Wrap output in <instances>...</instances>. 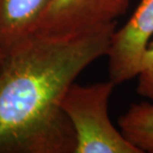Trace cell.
Masks as SVG:
<instances>
[{
  "label": "cell",
  "mask_w": 153,
  "mask_h": 153,
  "mask_svg": "<svg viewBox=\"0 0 153 153\" xmlns=\"http://www.w3.org/2000/svg\"><path fill=\"white\" fill-rule=\"evenodd\" d=\"M116 22L72 35H32L0 67V153H75L62 100L81 73L105 56Z\"/></svg>",
  "instance_id": "6da1fadb"
},
{
  "label": "cell",
  "mask_w": 153,
  "mask_h": 153,
  "mask_svg": "<svg viewBox=\"0 0 153 153\" xmlns=\"http://www.w3.org/2000/svg\"><path fill=\"white\" fill-rule=\"evenodd\" d=\"M115 85L111 81L91 85L73 82L62 100V109L76 135L75 153H142L115 127L108 102Z\"/></svg>",
  "instance_id": "7a4b0ae2"
},
{
  "label": "cell",
  "mask_w": 153,
  "mask_h": 153,
  "mask_svg": "<svg viewBox=\"0 0 153 153\" xmlns=\"http://www.w3.org/2000/svg\"><path fill=\"white\" fill-rule=\"evenodd\" d=\"M131 0H52L33 35H72L116 22Z\"/></svg>",
  "instance_id": "3957f363"
},
{
  "label": "cell",
  "mask_w": 153,
  "mask_h": 153,
  "mask_svg": "<svg viewBox=\"0 0 153 153\" xmlns=\"http://www.w3.org/2000/svg\"><path fill=\"white\" fill-rule=\"evenodd\" d=\"M152 38L153 0H141L127 22L112 34L105 55L109 81L117 85L135 79Z\"/></svg>",
  "instance_id": "277c9868"
},
{
  "label": "cell",
  "mask_w": 153,
  "mask_h": 153,
  "mask_svg": "<svg viewBox=\"0 0 153 153\" xmlns=\"http://www.w3.org/2000/svg\"><path fill=\"white\" fill-rule=\"evenodd\" d=\"M52 0H0V49L5 53L34 34Z\"/></svg>",
  "instance_id": "5b68a950"
},
{
  "label": "cell",
  "mask_w": 153,
  "mask_h": 153,
  "mask_svg": "<svg viewBox=\"0 0 153 153\" xmlns=\"http://www.w3.org/2000/svg\"><path fill=\"white\" fill-rule=\"evenodd\" d=\"M117 124L123 135L142 153H153V102L131 103L119 115Z\"/></svg>",
  "instance_id": "8992f818"
},
{
  "label": "cell",
  "mask_w": 153,
  "mask_h": 153,
  "mask_svg": "<svg viewBox=\"0 0 153 153\" xmlns=\"http://www.w3.org/2000/svg\"><path fill=\"white\" fill-rule=\"evenodd\" d=\"M135 79L137 94L146 100L153 102V38L143 54Z\"/></svg>",
  "instance_id": "52a82bcc"
},
{
  "label": "cell",
  "mask_w": 153,
  "mask_h": 153,
  "mask_svg": "<svg viewBox=\"0 0 153 153\" xmlns=\"http://www.w3.org/2000/svg\"><path fill=\"white\" fill-rule=\"evenodd\" d=\"M4 58H5V52L0 49V67H1L3 61H4Z\"/></svg>",
  "instance_id": "ba28073f"
}]
</instances>
